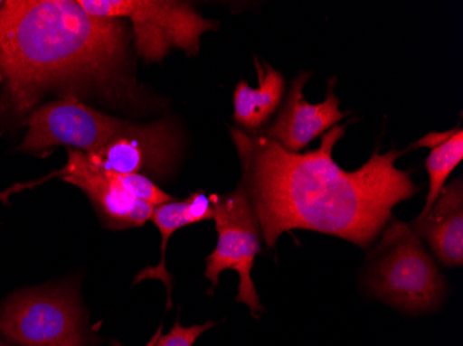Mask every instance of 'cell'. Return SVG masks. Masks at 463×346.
Returning <instances> with one entry per match:
<instances>
[{
	"instance_id": "obj_8",
	"label": "cell",
	"mask_w": 463,
	"mask_h": 346,
	"mask_svg": "<svg viewBox=\"0 0 463 346\" xmlns=\"http://www.w3.org/2000/svg\"><path fill=\"white\" fill-rule=\"evenodd\" d=\"M179 140L176 127L168 119L150 125L131 124L127 131L87 157L100 171L164 178L178 160Z\"/></svg>"
},
{
	"instance_id": "obj_14",
	"label": "cell",
	"mask_w": 463,
	"mask_h": 346,
	"mask_svg": "<svg viewBox=\"0 0 463 346\" xmlns=\"http://www.w3.org/2000/svg\"><path fill=\"white\" fill-rule=\"evenodd\" d=\"M420 147L430 148V154L426 160L429 173V192L425 208L428 210L439 197V192L446 186L447 179L463 160V131L460 127L449 132L429 134L416 143Z\"/></svg>"
},
{
	"instance_id": "obj_6",
	"label": "cell",
	"mask_w": 463,
	"mask_h": 346,
	"mask_svg": "<svg viewBox=\"0 0 463 346\" xmlns=\"http://www.w3.org/2000/svg\"><path fill=\"white\" fill-rule=\"evenodd\" d=\"M0 334L13 346H85L82 312L67 288L18 291L0 306Z\"/></svg>"
},
{
	"instance_id": "obj_4",
	"label": "cell",
	"mask_w": 463,
	"mask_h": 346,
	"mask_svg": "<svg viewBox=\"0 0 463 346\" xmlns=\"http://www.w3.org/2000/svg\"><path fill=\"white\" fill-rule=\"evenodd\" d=\"M95 17L128 20L137 54L146 61H161L174 49L196 56L202 35L218 30L191 4L171 0H78Z\"/></svg>"
},
{
	"instance_id": "obj_2",
	"label": "cell",
	"mask_w": 463,
	"mask_h": 346,
	"mask_svg": "<svg viewBox=\"0 0 463 346\" xmlns=\"http://www.w3.org/2000/svg\"><path fill=\"white\" fill-rule=\"evenodd\" d=\"M128 30L75 0H7L0 7V70L10 107L25 114L49 93L61 98H134Z\"/></svg>"
},
{
	"instance_id": "obj_17",
	"label": "cell",
	"mask_w": 463,
	"mask_h": 346,
	"mask_svg": "<svg viewBox=\"0 0 463 346\" xmlns=\"http://www.w3.org/2000/svg\"><path fill=\"white\" fill-rule=\"evenodd\" d=\"M35 183H24V184H15L12 189L6 190V192H0V200H4L5 202H7V199L14 192H20V190L27 189V187L33 186Z\"/></svg>"
},
{
	"instance_id": "obj_16",
	"label": "cell",
	"mask_w": 463,
	"mask_h": 346,
	"mask_svg": "<svg viewBox=\"0 0 463 346\" xmlns=\"http://www.w3.org/2000/svg\"><path fill=\"white\" fill-rule=\"evenodd\" d=\"M113 175L125 189L131 192L132 196L149 204L150 207H160L166 202L174 201V197L166 194L152 179L146 175H140V173H113Z\"/></svg>"
},
{
	"instance_id": "obj_11",
	"label": "cell",
	"mask_w": 463,
	"mask_h": 346,
	"mask_svg": "<svg viewBox=\"0 0 463 346\" xmlns=\"http://www.w3.org/2000/svg\"><path fill=\"white\" fill-rule=\"evenodd\" d=\"M420 240L446 267L463 264V182L455 179L439 192L434 204L411 223Z\"/></svg>"
},
{
	"instance_id": "obj_19",
	"label": "cell",
	"mask_w": 463,
	"mask_h": 346,
	"mask_svg": "<svg viewBox=\"0 0 463 346\" xmlns=\"http://www.w3.org/2000/svg\"><path fill=\"white\" fill-rule=\"evenodd\" d=\"M4 82H5L4 74H2V70H0V83H4Z\"/></svg>"
},
{
	"instance_id": "obj_7",
	"label": "cell",
	"mask_w": 463,
	"mask_h": 346,
	"mask_svg": "<svg viewBox=\"0 0 463 346\" xmlns=\"http://www.w3.org/2000/svg\"><path fill=\"white\" fill-rule=\"evenodd\" d=\"M27 126L20 147L23 151L42 153L67 145L90 154L127 131L131 124L106 116L82 101L60 98L33 110Z\"/></svg>"
},
{
	"instance_id": "obj_3",
	"label": "cell",
	"mask_w": 463,
	"mask_h": 346,
	"mask_svg": "<svg viewBox=\"0 0 463 346\" xmlns=\"http://www.w3.org/2000/svg\"><path fill=\"white\" fill-rule=\"evenodd\" d=\"M364 281L372 294L408 314L436 311L447 281L410 225L392 218L369 252Z\"/></svg>"
},
{
	"instance_id": "obj_1",
	"label": "cell",
	"mask_w": 463,
	"mask_h": 346,
	"mask_svg": "<svg viewBox=\"0 0 463 346\" xmlns=\"http://www.w3.org/2000/svg\"><path fill=\"white\" fill-rule=\"evenodd\" d=\"M262 237L275 248L286 231L311 230L371 248L392 218V210L419 192L410 171L395 161L404 151H373L360 169L348 172L333 160L345 127L335 125L306 154L291 153L262 135L232 127Z\"/></svg>"
},
{
	"instance_id": "obj_18",
	"label": "cell",
	"mask_w": 463,
	"mask_h": 346,
	"mask_svg": "<svg viewBox=\"0 0 463 346\" xmlns=\"http://www.w3.org/2000/svg\"><path fill=\"white\" fill-rule=\"evenodd\" d=\"M0 346H13V345H10L9 342H6V341L2 340V338H0Z\"/></svg>"
},
{
	"instance_id": "obj_9",
	"label": "cell",
	"mask_w": 463,
	"mask_h": 346,
	"mask_svg": "<svg viewBox=\"0 0 463 346\" xmlns=\"http://www.w3.org/2000/svg\"><path fill=\"white\" fill-rule=\"evenodd\" d=\"M52 175L80 187L110 228H139L152 220L155 208L132 196L111 172L93 166L82 151L69 150L66 166Z\"/></svg>"
},
{
	"instance_id": "obj_10",
	"label": "cell",
	"mask_w": 463,
	"mask_h": 346,
	"mask_svg": "<svg viewBox=\"0 0 463 346\" xmlns=\"http://www.w3.org/2000/svg\"><path fill=\"white\" fill-rule=\"evenodd\" d=\"M311 77V72L306 71L293 80L277 118L267 131L260 134L291 153H301L312 140L326 134L345 118L335 93V79L329 80L326 98L321 103L311 104L304 98V86Z\"/></svg>"
},
{
	"instance_id": "obj_12",
	"label": "cell",
	"mask_w": 463,
	"mask_h": 346,
	"mask_svg": "<svg viewBox=\"0 0 463 346\" xmlns=\"http://www.w3.org/2000/svg\"><path fill=\"white\" fill-rule=\"evenodd\" d=\"M213 215H214V212H213L212 202L202 190L194 192L189 199L184 200V201H171L160 205V207H156L153 210L152 220H150L155 222L161 234L160 262L155 267L143 269L135 278V285L145 280L163 281L165 285L166 293H168V305H166V308L170 309L173 306L174 278L166 270L165 265L168 241H170L171 236L179 229L213 220Z\"/></svg>"
},
{
	"instance_id": "obj_5",
	"label": "cell",
	"mask_w": 463,
	"mask_h": 346,
	"mask_svg": "<svg viewBox=\"0 0 463 346\" xmlns=\"http://www.w3.org/2000/svg\"><path fill=\"white\" fill-rule=\"evenodd\" d=\"M213 220L218 233L214 251L207 257L204 277L212 281L208 293H214L221 273L235 270L241 277L236 302L244 304L252 317L264 311L256 285L252 283L251 270L257 255L261 252V229L252 208L249 190L243 181L228 194H212Z\"/></svg>"
},
{
	"instance_id": "obj_13",
	"label": "cell",
	"mask_w": 463,
	"mask_h": 346,
	"mask_svg": "<svg viewBox=\"0 0 463 346\" xmlns=\"http://www.w3.org/2000/svg\"><path fill=\"white\" fill-rule=\"evenodd\" d=\"M259 75V88H251L246 80L236 85L233 93V119L246 131L256 134L275 114L285 95V78L268 62L254 59Z\"/></svg>"
},
{
	"instance_id": "obj_15",
	"label": "cell",
	"mask_w": 463,
	"mask_h": 346,
	"mask_svg": "<svg viewBox=\"0 0 463 346\" xmlns=\"http://www.w3.org/2000/svg\"><path fill=\"white\" fill-rule=\"evenodd\" d=\"M215 324L213 322L204 323V324H194V326L184 327L181 324V320H175L173 329L170 332L163 334V326L158 327L157 332L153 335L152 340L145 346H194V342L204 334L207 330L213 329ZM110 346H124L117 340L110 342Z\"/></svg>"
}]
</instances>
